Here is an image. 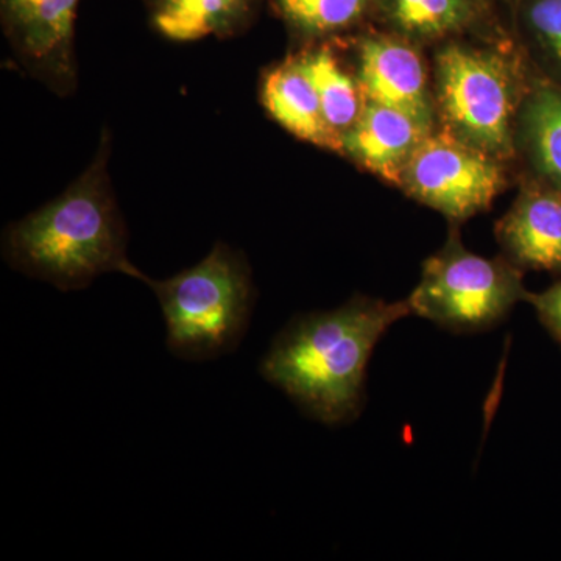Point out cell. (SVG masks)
<instances>
[{"label":"cell","mask_w":561,"mask_h":561,"mask_svg":"<svg viewBox=\"0 0 561 561\" xmlns=\"http://www.w3.org/2000/svg\"><path fill=\"white\" fill-rule=\"evenodd\" d=\"M412 316L408 301L354 295L341 308L294 317L261 360L265 381L306 415L342 426L360 415L373 351L397 321Z\"/></svg>","instance_id":"cell-1"},{"label":"cell","mask_w":561,"mask_h":561,"mask_svg":"<svg viewBox=\"0 0 561 561\" xmlns=\"http://www.w3.org/2000/svg\"><path fill=\"white\" fill-rule=\"evenodd\" d=\"M111 135L102 131L94 160L54 201L7 227L3 260L28 278L61 291L87 289L106 273L144 280L128 260V230L110 179Z\"/></svg>","instance_id":"cell-2"},{"label":"cell","mask_w":561,"mask_h":561,"mask_svg":"<svg viewBox=\"0 0 561 561\" xmlns=\"http://www.w3.org/2000/svg\"><path fill=\"white\" fill-rule=\"evenodd\" d=\"M438 125L504 162L516 151V124L535 69L512 38H454L434 51Z\"/></svg>","instance_id":"cell-3"},{"label":"cell","mask_w":561,"mask_h":561,"mask_svg":"<svg viewBox=\"0 0 561 561\" xmlns=\"http://www.w3.org/2000/svg\"><path fill=\"white\" fill-rule=\"evenodd\" d=\"M146 283L160 301L168 348L183 360L234 353L249 331L257 290L242 251L217 242L194 267Z\"/></svg>","instance_id":"cell-4"},{"label":"cell","mask_w":561,"mask_h":561,"mask_svg":"<svg viewBox=\"0 0 561 561\" xmlns=\"http://www.w3.org/2000/svg\"><path fill=\"white\" fill-rule=\"evenodd\" d=\"M524 271L507 257H483L465 249L457 228L424 262L408 298L412 316L457 334L493 330L519 301H527Z\"/></svg>","instance_id":"cell-5"},{"label":"cell","mask_w":561,"mask_h":561,"mask_svg":"<svg viewBox=\"0 0 561 561\" xmlns=\"http://www.w3.org/2000/svg\"><path fill=\"white\" fill-rule=\"evenodd\" d=\"M507 186L505 162L435 127L402 171L405 195L438 210L454 224L490 208Z\"/></svg>","instance_id":"cell-6"},{"label":"cell","mask_w":561,"mask_h":561,"mask_svg":"<svg viewBox=\"0 0 561 561\" xmlns=\"http://www.w3.org/2000/svg\"><path fill=\"white\" fill-rule=\"evenodd\" d=\"M80 0H0L11 54L32 79L60 98L79 87L76 20Z\"/></svg>","instance_id":"cell-7"},{"label":"cell","mask_w":561,"mask_h":561,"mask_svg":"<svg viewBox=\"0 0 561 561\" xmlns=\"http://www.w3.org/2000/svg\"><path fill=\"white\" fill-rule=\"evenodd\" d=\"M356 54V73L365 102L411 114L438 127L434 88L420 44L368 25L348 36Z\"/></svg>","instance_id":"cell-8"},{"label":"cell","mask_w":561,"mask_h":561,"mask_svg":"<svg viewBox=\"0 0 561 561\" xmlns=\"http://www.w3.org/2000/svg\"><path fill=\"white\" fill-rule=\"evenodd\" d=\"M371 25L420 44L508 38L494 0H376Z\"/></svg>","instance_id":"cell-9"},{"label":"cell","mask_w":561,"mask_h":561,"mask_svg":"<svg viewBox=\"0 0 561 561\" xmlns=\"http://www.w3.org/2000/svg\"><path fill=\"white\" fill-rule=\"evenodd\" d=\"M494 234L516 267L561 278V192L551 184L527 176Z\"/></svg>","instance_id":"cell-10"},{"label":"cell","mask_w":561,"mask_h":561,"mask_svg":"<svg viewBox=\"0 0 561 561\" xmlns=\"http://www.w3.org/2000/svg\"><path fill=\"white\" fill-rule=\"evenodd\" d=\"M432 130L404 111L365 102L359 121L343 136L341 154L398 186L413 151Z\"/></svg>","instance_id":"cell-11"},{"label":"cell","mask_w":561,"mask_h":561,"mask_svg":"<svg viewBox=\"0 0 561 561\" xmlns=\"http://www.w3.org/2000/svg\"><path fill=\"white\" fill-rule=\"evenodd\" d=\"M260 101L268 116L295 138L341 154V140L324 121L319 92L298 51L264 70Z\"/></svg>","instance_id":"cell-12"},{"label":"cell","mask_w":561,"mask_h":561,"mask_svg":"<svg viewBox=\"0 0 561 561\" xmlns=\"http://www.w3.org/2000/svg\"><path fill=\"white\" fill-rule=\"evenodd\" d=\"M151 28L172 43L238 38L256 24L267 0H140Z\"/></svg>","instance_id":"cell-13"},{"label":"cell","mask_w":561,"mask_h":561,"mask_svg":"<svg viewBox=\"0 0 561 561\" xmlns=\"http://www.w3.org/2000/svg\"><path fill=\"white\" fill-rule=\"evenodd\" d=\"M516 151L530 175L561 192V88L538 73L519 110Z\"/></svg>","instance_id":"cell-14"},{"label":"cell","mask_w":561,"mask_h":561,"mask_svg":"<svg viewBox=\"0 0 561 561\" xmlns=\"http://www.w3.org/2000/svg\"><path fill=\"white\" fill-rule=\"evenodd\" d=\"M376 0H267L298 47L341 39L371 25Z\"/></svg>","instance_id":"cell-15"},{"label":"cell","mask_w":561,"mask_h":561,"mask_svg":"<svg viewBox=\"0 0 561 561\" xmlns=\"http://www.w3.org/2000/svg\"><path fill=\"white\" fill-rule=\"evenodd\" d=\"M334 46V39L323 41L301 47L298 54L319 92L324 121L342 144L343 136L359 121L365 98L356 73L343 66Z\"/></svg>","instance_id":"cell-16"},{"label":"cell","mask_w":561,"mask_h":561,"mask_svg":"<svg viewBox=\"0 0 561 561\" xmlns=\"http://www.w3.org/2000/svg\"><path fill=\"white\" fill-rule=\"evenodd\" d=\"M508 9L531 68L561 88V0H515Z\"/></svg>","instance_id":"cell-17"},{"label":"cell","mask_w":561,"mask_h":561,"mask_svg":"<svg viewBox=\"0 0 561 561\" xmlns=\"http://www.w3.org/2000/svg\"><path fill=\"white\" fill-rule=\"evenodd\" d=\"M538 320L561 348V278L548 289L527 295Z\"/></svg>","instance_id":"cell-18"},{"label":"cell","mask_w":561,"mask_h":561,"mask_svg":"<svg viewBox=\"0 0 561 561\" xmlns=\"http://www.w3.org/2000/svg\"><path fill=\"white\" fill-rule=\"evenodd\" d=\"M502 3H505V5L511 7L515 0H501Z\"/></svg>","instance_id":"cell-19"}]
</instances>
